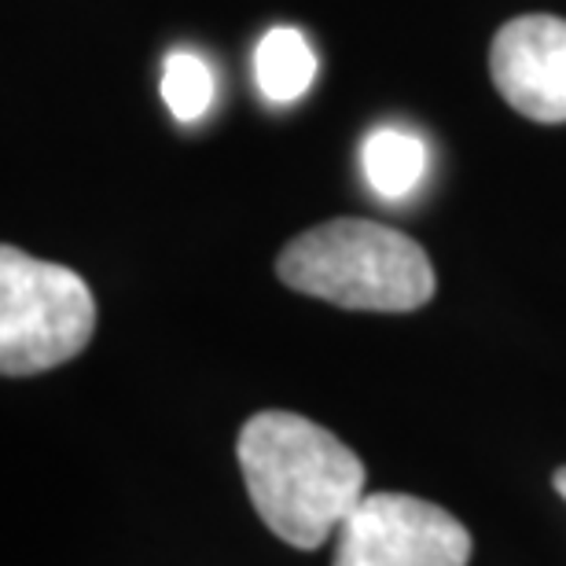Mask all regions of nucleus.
Returning <instances> with one entry per match:
<instances>
[{"label":"nucleus","instance_id":"3","mask_svg":"<svg viewBox=\"0 0 566 566\" xmlns=\"http://www.w3.org/2000/svg\"><path fill=\"white\" fill-rule=\"evenodd\" d=\"M96 332V298L66 265L41 262L19 247L0 251V371L8 379L60 368Z\"/></svg>","mask_w":566,"mask_h":566},{"label":"nucleus","instance_id":"7","mask_svg":"<svg viewBox=\"0 0 566 566\" xmlns=\"http://www.w3.org/2000/svg\"><path fill=\"white\" fill-rule=\"evenodd\" d=\"M254 77L265 99L291 104L298 99L316 77V52L302 30L273 27L254 49Z\"/></svg>","mask_w":566,"mask_h":566},{"label":"nucleus","instance_id":"6","mask_svg":"<svg viewBox=\"0 0 566 566\" xmlns=\"http://www.w3.org/2000/svg\"><path fill=\"white\" fill-rule=\"evenodd\" d=\"M360 163H365L368 188L379 199L398 202L420 188L427 174V144L401 126H379L368 133Z\"/></svg>","mask_w":566,"mask_h":566},{"label":"nucleus","instance_id":"2","mask_svg":"<svg viewBox=\"0 0 566 566\" xmlns=\"http://www.w3.org/2000/svg\"><path fill=\"white\" fill-rule=\"evenodd\" d=\"M276 276L343 310L412 313L434 298V265L423 247L360 218H338L294 235L283 247Z\"/></svg>","mask_w":566,"mask_h":566},{"label":"nucleus","instance_id":"5","mask_svg":"<svg viewBox=\"0 0 566 566\" xmlns=\"http://www.w3.org/2000/svg\"><path fill=\"white\" fill-rule=\"evenodd\" d=\"M493 85L518 115L541 126L566 122V19L518 15L490 49Z\"/></svg>","mask_w":566,"mask_h":566},{"label":"nucleus","instance_id":"9","mask_svg":"<svg viewBox=\"0 0 566 566\" xmlns=\"http://www.w3.org/2000/svg\"><path fill=\"white\" fill-rule=\"evenodd\" d=\"M552 485H556V493L566 501V468H559V471H556V479H552Z\"/></svg>","mask_w":566,"mask_h":566},{"label":"nucleus","instance_id":"1","mask_svg":"<svg viewBox=\"0 0 566 566\" xmlns=\"http://www.w3.org/2000/svg\"><path fill=\"white\" fill-rule=\"evenodd\" d=\"M235 449L262 523L294 548H321L368 496L357 452L298 412L251 416Z\"/></svg>","mask_w":566,"mask_h":566},{"label":"nucleus","instance_id":"8","mask_svg":"<svg viewBox=\"0 0 566 566\" xmlns=\"http://www.w3.org/2000/svg\"><path fill=\"white\" fill-rule=\"evenodd\" d=\"M158 85H163V99L177 122H199L218 96L210 63L196 52H169Z\"/></svg>","mask_w":566,"mask_h":566},{"label":"nucleus","instance_id":"4","mask_svg":"<svg viewBox=\"0 0 566 566\" xmlns=\"http://www.w3.org/2000/svg\"><path fill=\"white\" fill-rule=\"evenodd\" d=\"M471 534L446 507L409 493H368L343 526L332 566H468Z\"/></svg>","mask_w":566,"mask_h":566}]
</instances>
